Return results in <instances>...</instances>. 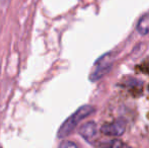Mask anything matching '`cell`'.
Masks as SVG:
<instances>
[{
  "mask_svg": "<svg viewBox=\"0 0 149 148\" xmlns=\"http://www.w3.org/2000/svg\"><path fill=\"white\" fill-rule=\"evenodd\" d=\"M98 148H130L128 147L125 143H123L121 140H117V139H114V140H108L104 141V142L100 143L98 145Z\"/></svg>",
  "mask_w": 149,
  "mask_h": 148,
  "instance_id": "cell-6",
  "label": "cell"
},
{
  "mask_svg": "<svg viewBox=\"0 0 149 148\" xmlns=\"http://www.w3.org/2000/svg\"><path fill=\"white\" fill-rule=\"evenodd\" d=\"M0 148H1V147H0Z\"/></svg>",
  "mask_w": 149,
  "mask_h": 148,
  "instance_id": "cell-8",
  "label": "cell"
},
{
  "mask_svg": "<svg viewBox=\"0 0 149 148\" xmlns=\"http://www.w3.org/2000/svg\"><path fill=\"white\" fill-rule=\"evenodd\" d=\"M137 31L142 36L149 34V15H144L140 18L137 24Z\"/></svg>",
  "mask_w": 149,
  "mask_h": 148,
  "instance_id": "cell-5",
  "label": "cell"
},
{
  "mask_svg": "<svg viewBox=\"0 0 149 148\" xmlns=\"http://www.w3.org/2000/svg\"><path fill=\"white\" fill-rule=\"evenodd\" d=\"M126 130V123L123 120H116L112 123L109 124H104L102 127L100 131L104 133V135H109V136H115L119 137L125 133Z\"/></svg>",
  "mask_w": 149,
  "mask_h": 148,
  "instance_id": "cell-3",
  "label": "cell"
},
{
  "mask_svg": "<svg viewBox=\"0 0 149 148\" xmlns=\"http://www.w3.org/2000/svg\"><path fill=\"white\" fill-rule=\"evenodd\" d=\"M58 148H78L77 145L74 142H71V141H63L60 143V145Z\"/></svg>",
  "mask_w": 149,
  "mask_h": 148,
  "instance_id": "cell-7",
  "label": "cell"
},
{
  "mask_svg": "<svg viewBox=\"0 0 149 148\" xmlns=\"http://www.w3.org/2000/svg\"><path fill=\"white\" fill-rule=\"evenodd\" d=\"M80 136L88 143H93L97 138V126L94 122H87L79 129Z\"/></svg>",
  "mask_w": 149,
  "mask_h": 148,
  "instance_id": "cell-4",
  "label": "cell"
},
{
  "mask_svg": "<svg viewBox=\"0 0 149 148\" xmlns=\"http://www.w3.org/2000/svg\"><path fill=\"white\" fill-rule=\"evenodd\" d=\"M114 54L113 53H107L100 57L93 64L92 70L89 74V80L90 81H97L102 79L106 74H108L112 69L113 63H114Z\"/></svg>",
  "mask_w": 149,
  "mask_h": 148,
  "instance_id": "cell-2",
  "label": "cell"
},
{
  "mask_svg": "<svg viewBox=\"0 0 149 148\" xmlns=\"http://www.w3.org/2000/svg\"><path fill=\"white\" fill-rule=\"evenodd\" d=\"M93 112L94 108L92 106L84 105L82 107H80L77 111L73 113L68 119H66L63 122V124L61 125L59 130H58V138H64V137L70 135L73 132V130L76 128L77 125L82 120H84L86 117L91 115Z\"/></svg>",
  "mask_w": 149,
  "mask_h": 148,
  "instance_id": "cell-1",
  "label": "cell"
}]
</instances>
